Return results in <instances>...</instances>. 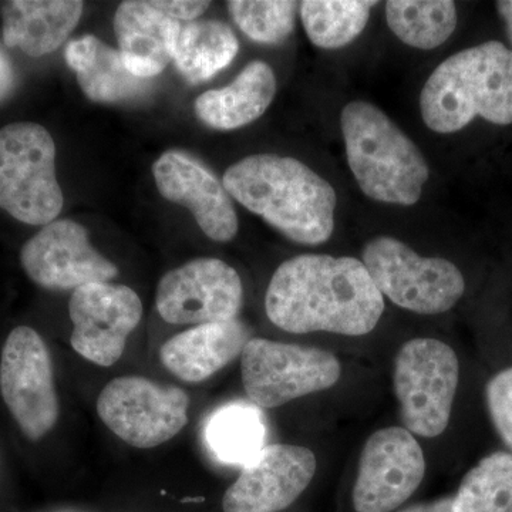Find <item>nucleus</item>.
I'll list each match as a JSON object with an SVG mask.
<instances>
[{
	"label": "nucleus",
	"instance_id": "obj_10",
	"mask_svg": "<svg viewBox=\"0 0 512 512\" xmlns=\"http://www.w3.org/2000/svg\"><path fill=\"white\" fill-rule=\"evenodd\" d=\"M0 392L29 440L43 439L59 419L52 356L29 326L13 329L0 357Z\"/></svg>",
	"mask_w": 512,
	"mask_h": 512
},
{
	"label": "nucleus",
	"instance_id": "obj_21",
	"mask_svg": "<svg viewBox=\"0 0 512 512\" xmlns=\"http://www.w3.org/2000/svg\"><path fill=\"white\" fill-rule=\"evenodd\" d=\"M275 94L274 70L255 60L228 86L202 93L195 100L194 110L198 119L214 130H237L258 120L271 106Z\"/></svg>",
	"mask_w": 512,
	"mask_h": 512
},
{
	"label": "nucleus",
	"instance_id": "obj_28",
	"mask_svg": "<svg viewBox=\"0 0 512 512\" xmlns=\"http://www.w3.org/2000/svg\"><path fill=\"white\" fill-rule=\"evenodd\" d=\"M485 397L495 430L512 451V367L488 382Z\"/></svg>",
	"mask_w": 512,
	"mask_h": 512
},
{
	"label": "nucleus",
	"instance_id": "obj_15",
	"mask_svg": "<svg viewBox=\"0 0 512 512\" xmlns=\"http://www.w3.org/2000/svg\"><path fill=\"white\" fill-rule=\"evenodd\" d=\"M309 448L271 444L242 467L222 500L224 512H278L298 500L316 473Z\"/></svg>",
	"mask_w": 512,
	"mask_h": 512
},
{
	"label": "nucleus",
	"instance_id": "obj_6",
	"mask_svg": "<svg viewBox=\"0 0 512 512\" xmlns=\"http://www.w3.org/2000/svg\"><path fill=\"white\" fill-rule=\"evenodd\" d=\"M362 262L382 295L419 315L450 311L466 291L456 265L416 254L396 238L376 237L367 242Z\"/></svg>",
	"mask_w": 512,
	"mask_h": 512
},
{
	"label": "nucleus",
	"instance_id": "obj_29",
	"mask_svg": "<svg viewBox=\"0 0 512 512\" xmlns=\"http://www.w3.org/2000/svg\"><path fill=\"white\" fill-rule=\"evenodd\" d=\"M157 9H160L164 15L170 16L177 22L188 20L194 22L207 12L210 2H195V0H156L153 2Z\"/></svg>",
	"mask_w": 512,
	"mask_h": 512
},
{
	"label": "nucleus",
	"instance_id": "obj_2",
	"mask_svg": "<svg viewBox=\"0 0 512 512\" xmlns=\"http://www.w3.org/2000/svg\"><path fill=\"white\" fill-rule=\"evenodd\" d=\"M231 198L301 245L325 244L335 229V188L293 157L255 154L222 178Z\"/></svg>",
	"mask_w": 512,
	"mask_h": 512
},
{
	"label": "nucleus",
	"instance_id": "obj_1",
	"mask_svg": "<svg viewBox=\"0 0 512 512\" xmlns=\"http://www.w3.org/2000/svg\"><path fill=\"white\" fill-rule=\"evenodd\" d=\"M265 309L285 332L363 336L382 318L384 298L359 259L309 254L276 269Z\"/></svg>",
	"mask_w": 512,
	"mask_h": 512
},
{
	"label": "nucleus",
	"instance_id": "obj_25",
	"mask_svg": "<svg viewBox=\"0 0 512 512\" xmlns=\"http://www.w3.org/2000/svg\"><path fill=\"white\" fill-rule=\"evenodd\" d=\"M376 5L365 0H306L299 9L313 45L333 50L348 46L365 30Z\"/></svg>",
	"mask_w": 512,
	"mask_h": 512
},
{
	"label": "nucleus",
	"instance_id": "obj_31",
	"mask_svg": "<svg viewBox=\"0 0 512 512\" xmlns=\"http://www.w3.org/2000/svg\"><path fill=\"white\" fill-rule=\"evenodd\" d=\"M453 501L454 497L441 498L434 503L413 505L400 512H454Z\"/></svg>",
	"mask_w": 512,
	"mask_h": 512
},
{
	"label": "nucleus",
	"instance_id": "obj_22",
	"mask_svg": "<svg viewBox=\"0 0 512 512\" xmlns=\"http://www.w3.org/2000/svg\"><path fill=\"white\" fill-rule=\"evenodd\" d=\"M204 437L215 460L227 466L245 467L265 447L264 413L251 402L224 404L205 423Z\"/></svg>",
	"mask_w": 512,
	"mask_h": 512
},
{
	"label": "nucleus",
	"instance_id": "obj_5",
	"mask_svg": "<svg viewBox=\"0 0 512 512\" xmlns=\"http://www.w3.org/2000/svg\"><path fill=\"white\" fill-rule=\"evenodd\" d=\"M63 202L49 131L30 121L0 128V208L23 224L45 227Z\"/></svg>",
	"mask_w": 512,
	"mask_h": 512
},
{
	"label": "nucleus",
	"instance_id": "obj_11",
	"mask_svg": "<svg viewBox=\"0 0 512 512\" xmlns=\"http://www.w3.org/2000/svg\"><path fill=\"white\" fill-rule=\"evenodd\" d=\"M241 278L217 258H198L167 272L158 282L157 311L171 325H205L237 319Z\"/></svg>",
	"mask_w": 512,
	"mask_h": 512
},
{
	"label": "nucleus",
	"instance_id": "obj_4",
	"mask_svg": "<svg viewBox=\"0 0 512 512\" xmlns=\"http://www.w3.org/2000/svg\"><path fill=\"white\" fill-rule=\"evenodd\" d=\"M350 171L370 200L412 207L430 177L429 164L402 128L375 104L356 100L340 114Z\"/></svg>",
	"mask_w": 512,
	"mask_h": 512
},
{
	"label": "nucleus",
	"instance_id": "obj_24",
	"mask_svg": "<svg viewBox=\"0 0 512 512\" xmlns=\"http://www.w3.org/2000/svg\"><path fill=\"white\" fill-rule=\"evenodd\" d=\"M390 30L404 45L433 50L457 28L456 3L451 0H390L386 3Z\"/></svg>",
	"mask_w": 512,
	"mask_h": 512
},
{
	"label": "nucleus",
	"instance_id": "obj_23",
	"mask_svg": "<svg viewBox=\"0 0 512 512\" xmlns=\"http://www.w3.org/2000/svg\"><path fill=\"white\" fill-rule=\"evenodd\" d=\"M235 33L220 20L190 22L180 29L174 63L192 84L208 82L238 55Z\"/></svg>",
	"mask_w": 512,
	"mask_h": 512
},
{
	"label": "nucleus",
	"instance_id": "obj_26",
	"mask_svg": "<svg viewBox=\"0 0 512 512\" xmlns=\"http://www.w3.org/2000/svg\"><path fill=\"white\" fill-rule=\"evenodd\" d=\"M454 512H512V453L497 451L471 468L453 501Z\"/></svg>",
	"mask_w": 512,
	"mask_h": 512
},
{
	"label": "nucleus",
	"instance_id": "obj_27",
	"mask_svg": "<svg viewBox=\"0 0 512 512\" xmlns=\"http://www.w3.org/2000/svg\"><path fill=\"white\" fill-rule=\"evenodd\" d=\"M228 10L235 25L262 45H279L295 29L299 3L285 0H231Z\"/></svg>",
	"mask_w": 512,
	"mask_h": 512
},
{
	"label": "nucleus",
	"instance_id": "obj_12",
	"mask_svg": "<svg viewBox=\"0 0 512 512\" xmlns=\"http://www.w3.org/2000/svg\"><path fill=\"white\" fill-rule=\"evenodd\" d=\"M426 461L419 441L403 427L373 433L363 447L353 487L356 512H392L419 488Z\"/></svg>",
	"mask_w": 512,
	"mask_h": 512
},
{
	"label": "nucleus",
	"instance_id": "obj_9",
	"mask_svg": "<svg viewBox=\"0 0 512 512\" xmlns=\"http://www.w3.org/2000/svg\"><path fill=\"white\" fill-rule=\"evenodd\" d=\"M190 397L180 387L141 376L111 380L97 399V413L119 439L153 448L174 439L188 423Z\"/></svg>",
	"mask_w": 512,
	"mask_h": 512
},
{
	"label": "nucleus",
	"instance_id": "obj_19",
	"mask_svg": "<svg viewBox=\"0 0 512 512\" xmlns=\"http://www.w3.org/2000/svg\"><path fill=\"white\" fill-rule=\"evenodd\" d=\"M77 0H12L2 8L3 40L28 56L55 52L76 28L83 13Z\"/></svg>",
	"mask_w": 512,
	"mask_h": 512
},
{
	"label": "nucleus",
	"instance_id": "obj_8",
	"mask_svg": "<svg viewBox=\"0 0 512 512\" xmlns=\"http://www.w3.org/2000/svg\"><path fill=\"white\" fill-rule=\"evenodd\" d=\"M241 375L249 402L272 409L330 389L342 367L326 350L251 338L242 350Z\"/></svg>",
	"mask_w": 512,
	"mask_h": 512
},
{
	"label": "nucleus",
	"instance_id": "obj_30",
	"mask_svg": "<svg viewBox=\"0 0 512 512\" xmlns=\"http://www.w3.org/2000/svg\"><path fill=\"white\" fill-rule=\"evenodd\" d=\"M15 84V73L8 56L0 50V101L5 99Z\"/></svg>",
	"mask_w": 512,
	"mask_h": 512
},
{
	"label": "nucleus",
	"instance_id": "obj_7",
	"mask_svg": "<svg viewBox=\"0 0 512 512\" xmlns=\"http://www.w3.org/2000/svg\"><path fill=\"white\" fill-rule=\"evenodd\" d=\"M460 377L456 352L441 340L404 343L394 360V392L404 427L424 439L447 429Z\"/></svg>",
	"mask_w": 512,
	"mask_h": 512
},
{
	"label": "nucleus",
	"instance_id": "obj_32",
	"mask_svg": "<svg viewBox=\"0 0 512 512\" xmlns=\"http://www.w3.org/2000/svg\"><path fill=\"white\" fill-rule=\"evenodd\" d=\"M497 10L505 23V32L512 46V0H501L497 2Z\"/></svg>",
	"mask_w": 512,
	"mask_h": 512
},
{
	"label": "nucleus",
	"instance_id": "obj_17",
	"mask_svg": "<svg viewBox=\"0 0 512 512\" xmlns=\"http://www.w3.org/2000/svg\"><path fill=\"white\" fill-rule=\"evenodd\" d=\"M249 340V329L238 318L205 323L168 339L160 360L183 382L201 383L241 356Z\"/></svg>",
	"mask_w": 512,
	"mask_h": 512
},
{
	"label": "nucleus",
	"instance_id": "obj_14",
	"mask_svg": "<svg viewBox=\"0 0 512 512\" xmlns=\"http://www.w3.org/2000/svg\"><path fill=\"white\" fill-rule=\"evenodd\" d=\"M20 262L29 278L49 291H76L119 275V268L90 244L87 229L72 220L45 225L23 245Z\"/></svg>",
	"mask_w": 512,
	"mask_h": 512
},
{
	"label": "nucleus",
	"instance_id": "obj_13",
	"mask_svg": "<svg viewBox=\"0 0 512 512\" xmlns=\"http://www.w3.org/2000/svg\"><path fill=\"white\" fill-rule=\"evenodd\" d=\"M74 352L97 366L119 362L128 336L143 318V302L124 285L94 282L73 292L69 302Z\"/></svg>",
	"mask_w": 512,
	"mask_h": 512
},
{
	"label": "nucleus",
	"instance_id": "obj_3",
	"mask_svg": "<svg viewBox=\"0 0 512 512\" xmlns=\"http://www.w3.org/2000/svg\"><path fill=\"white\" fill-rule=\"evenodd\" d=\"M420 111L439 134L457 133L476 117L512 124V50L490 40L448 57L424 84Z\"/></svg>",
	"mask_w": 512,
	"mask_h": 512
},
{
	"label": "nucleus",
	"instance_id": "obj_18",
	"mask_svg": "<svg viewBox=\"0 0 512 512\" xmlns=\"http://www.w3.org/2000/svg\"><path fill=\"white\" fill-rule=\"evenodd\" d=\"M113 25L120 55L134 76L151 79L174 59L180 22L164 15L153 2L121 3Z\"/></svg>",
	"mask_w": 512,
	"mask_h": 512
},
{
	"label": "nucleus",
	"instance_id": "obj_20",
	"mask_svg": "<svg viewBox=\"0 0 512 512\" xmlns=\"http://www.w3.org/2000/svg\"><path fill=\"white\" fill-rule=\"evenodd\" d=\"M64 59L76 73L77 83L87 99L96 103H127L150 93V79L128 72L119 50L94 36L72 40Z\"/></svg>",
	"mask_w": 512,
	"mask_h": 512
},
{
	"label": "nucleus",
	"instance_id": "obj_16",
	"mask_svg": "<svg viewBox=\"0 0 512 512\" xmlns=\"http://www.w3.org/2000/svg\"><path fill=\"white\" fill-rule=\"evenodd\" d=\"M153 175L165 200L188 208L212 241L228 242L238 234V215L231 195L198 158L184 151H165L154 163Z\"/></svg>",
	"mask_w": 512,
	"mask_h": 512
}]
</instances>
